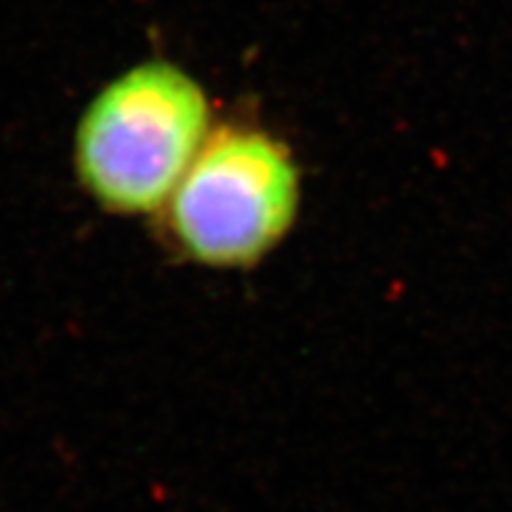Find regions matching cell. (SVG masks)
<instances>
[{
	"label": "cell",
	"instance_id": "6da1fadb",
	"mask_svg": "<svg viewBox=\"0 0 512 512\" xmlns=\"http://www.w3.org/2000/svg\"><path fill=\"white\" fill-rule=\"evenodd\" d=\"M209 133L211 102L202 83L174 62H140L83 112L76 178L114 216L159 214Z\"/></svg>",
	"mask_w": 512,
	"mask_h": 512
},
{
	"label": "cell",
	"instance_id": "7a4b0ae2",
	"mask_svg": "<svg viewBox=\"0 0 512 512\" xmlns=\"http://www.w3.org/2000/svg\"><path fill=\"white\" fill-rule=\"evenodd\" d=\"M302 207L290 147L249 126L209 133L164 204L166 242L192 266L249 271L283 245Z\"/></svg>",
	"mask_w": 512,
	"mask_h": 512
}]
</instances>
